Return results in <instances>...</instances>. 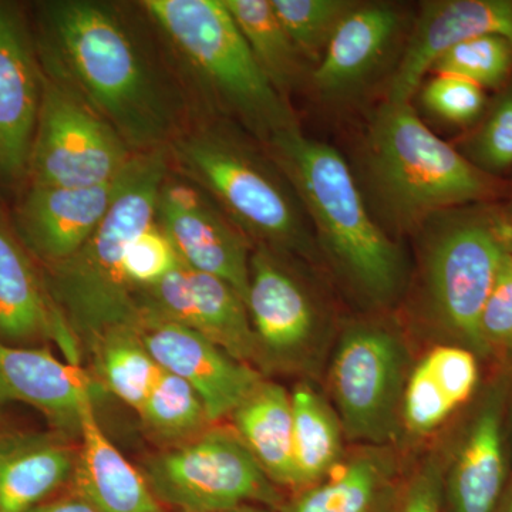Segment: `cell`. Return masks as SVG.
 Returning a JSON list of instances; mask_svg holds the SVG:
<instances>
[{"mask_svg": "<svg viewBox=\"0 0 512 512\" xmlns=\"http://www.w3.org/2000/svg\"><path fill=\"white\" fill-rule=\"evenodd\" d=\"M291 402L296 488L303 490L319 483L338 466L343 453V427L338 413L311 384H298Z\"/></svg>", "mask_w": 512, "mask_h": 512, "instance_id": "cell-26", "label": "cell"}, {"mask_svg": "<svg viewBox=\"0 0 512 512\" xmlns=\"http://www.w3.org/2000/svg\"><path fill=\"white\" fill-rule=\"evenodd\" d=\"M29 512H97L90 505L83 503L79 498H64V500L50 501L37 505Z\"/></svg>", "mask_w": 512, "mask_h": 512, "instance_id": "cell-38", "label": "cell"}, {"mask_svg": "<svg viewBox=\"0 0 512 512\" xmlns=\"http://www.w3.org/2000/svg\"><path fill=\"white\" fill-rule=\"evenodd\" d=\"M443 471L439 460L431 457L410 481L399 512H440Z\"/></svg>", "mask_w": 512, "mask_h": 512, "instance_id": "cell-37", "label": "cell"}, {"mask_svg": "<svg viewBox=\"0 0 512 512\" xmlns=\"http://www.w3.org/2000/svg\"><path fill=\"white\" fill-rule=\"evenodd\" d=\"M180 261L170 239L154 222L130 245L124 256V275L134 289L146 288L163 279Z\"/></svg>", "mask_w": 512, "mask_h": 512, "instance_id": "cell-33", "label": "cell"}, {"mask_svg": "<svg viewBox=\"0 0 512 512\" xmlns=\"http://www.w3.org/2000/svg\"><path fill=\"white\" fill-rule=\"evenodd\" d=\"M55 342L67 362L80 365L79 340L47 295L30 254L0 212V343L37 348Z\"/></svg>", "mask_w": 512, "mask_h": 512, "instance_id": "cell-15", "label": "cell"}, {"mask_svg": "<svg viewBox=\"0 0 512 512\" xmlns=\"http://www.w3.org/2000/svg\"><path fill=\"white\" fill-rule=\"evenodd\" d=\"M409 372V350L396 330L366 322L343 333L330 367V389L348 439L370 446L396 439Z\"/></svg>", "mask_w": 512, "mask_h": 512, "instance_id": "cell-7", "label": "cell"}, {"mask_svg": "<svg viewBox=\"0 0 512 512\" xmlns=\"http://www.w3.org/2000/svg\"><path fill=\"white\" fill-rule=\"evenodd\" d=\"M138 414L148 430L165 440H191L210 423L197 392L183 379L165 370L158 376Z\"/></svg>", "mask_w": 512, "mask_h": 512, "instance_id": "cell-30", "label": "cell"}, {"mask_svg": "<svg viewBox=\"0 0 512 512\" xmlns=\"http://www.w3.org/2000/svg\"><path fill=\"white\" fill-rule=\"evenodd\" d=\"M184 512V511H181ZM214 512H272L271 510H266V508L256 507V505H241V507L231 508V510L224 511H214Z\"/></svg>", "mask_w": 512, "mask_h": 512, "instance_id": "cell-40", "label": "cell"}, {"mask_svg": "<svg viewBox=\"0 0 512 512\" xmlns=\"http://www.w3.org/2000/svg\"><path fill=\"white\" fill-rule=\"evenodd\" d=\"M154 222L185 264L217 276L247 301L251 239L207 192L170 170L158 192Z\"/></svg>", "mask_w": 512, "mask_h": 512, "instance_id": "cell-11", "label": "cell"}, {"mask_svg": "<svg viewBox=\"0 0 512 512\" xmlns=\"http://www.w3.org/2000/svg\"><path fill=\"white\" fill-rule=\"evenodd\" d=\"M245 303L259 348L279 357L308 348L316 328L315 309L302 286L266 248L252 255Z\"/></svg>", "mask_w": 512, "mask_h": 512, "instance_id": "cell-19", "label": "cell"}, {"mask_svg": "<svg viewBox=\"0 0 512 512\" xmlns=\"http://www.w3.org/2000/svg\"><path fill=\"white\" fill-rule=\"evenodd\" d=\"M96 393L82 366L57 359L47 348L0 343V406L28 404L57 430L80 434L84 410L94 406Z\"/></svg>", "mask_w": 512, "mask_h": 512, "instance_id": "cell-17", "label": "cell"}, {"mask_svg": "<svg viewBox=\"0 0 512 512\" xmlns=\"http://www.w3.org/2000/svg\"><path fill=\"white\" fill-rule=\"evenodd\" d=\"M478 382L476 353L463 346H437L413 367L404 387L402 426L413 436L439 429Z\"/></svg>", "mask_w": 512, "mask_h": 512, "instance_id": "cell-22", "label": "cell"}, {"mask_svg": "<svg viewBox=\"0 0 512 512\" xmlns=\"http://www.w3.org/2000/svg\"><path fill=\"white\" fill-rule=\"evenodd\" d=\"M478 163L490 170L512 165V93L505 97L484 124L474 143Z\"/></svg>", "mask_w": 512, "mask_h": 512, "instance_id": "cell-36", "label": "cell"}, {"mask_svg": "<svg viewBox=\"0 0 512 512\" xmlns=\"http://www.w3.org/2000/svg\"><path fill=\"white\" fill-rule=\"evenodd\" d=\"M399 25V13L392 6H356L320 57L312 74L316 89L330 97L352 92L383 59Z\"/></svg>", "mask_w": 512, "mask_h": 512, "instance_id": "cell-23", "label": "cell"}, {"mask_svg": "<svg viewBox=\"0 0 512 512\" xmlns=\"http://www.w3.org/2000/svg\"><path fill=\"white\" fill-rule=\"evenodd\" d=\"M43 94L35 36L15 3L0 2V185L26 183Z\"/></svg>", "mask_w": 512, "mask_h": 512, "instance_id": "cell-13", "label": "cell"}, {"mask_svg": "<svg viewBox=\"0 0 512 512\" xmlns=\"http://www.w3.org/2000/svg\"><path fill=\"white\" fill-rule=\"evenodd\" d=\"M423 101L427 109L450 123L467 124L484 109L483 87L451 74H437L424 87Z\"/></svg>", "mask_w": 512, "mask_h": 512, "instance_id": "cell-34", "label": "cell"}, {"mask_svg": "<svg viewBox=\"0 0 512 512\" xmlns=\"http://www.w3.org/2000/svg\"><path fill=\"white\" fill-rule=\"evenodd\" d=\"M126 170L116 180L90 187H28L13 218L26 251L45 266L76 254L109 212Z\"/></svg>", "mask_w": 512, "mask_h": 512, "instance_id": "cell-14", "label": "cell"}, {"mask_svg": "<svg viewBox=\"0 0 512 512\" xmlns=\"http://www.w3.org/2000/svg\"><path fill=\"white\" fill-rule=\"evenodd\" d=\"M136 156L73 90L43 73L28 187L79 188L109 183Z\"/></svg>", "mask_w": 512, "mask_h": 512, "instance_id": "cell-8", "label": "cell"}, {"mask_svg": "<svg viewBox=\"0 0 512 512\" xmlns=\"http://www.w3.org/2000/svg\"><path fill=\"white\" fill-rule=\"evenodd\" d=\"M512 43V3L504 0H446L426 3L402 62L390 83L387 101L410 103L424 74L453 47L480 36Z\"/></svg>", "mask_w": 512, "mask_h": 512, "instance_id": "cell-16", "label": "cell"}, {"mask_svg": "<svg viewBox=\"0 0 512 512\" xmlns=\"http://www.w3.org/2000/svg\"><path fill=\"white\" fill-rule=\"evenodd\" d=\"M507 389V383L491 389L458 448L447 481L451 512H497L507 476Z\"/></svg>", "mask_w": 512, "mask_h": 512, "instance_id": "cell-18", "label": "cell"}, {"mask_svg": "<svg viewBox=\"0 0 512 512\" xmlns=\"http://www.w3.org/2000/svg\"><path fill=\"white\" fill-rule=\"evenodd\" d=\"M256 62L282 97L302 79V55L276 15L272 0H222Z\"/></svg>", "mask_w": 512, "mask_h": 512, "instance_id": "cell-27", "label": "cell"}, {"mask_svg": "<svg viewBox=\"0 0 512 512\" xmlns=\"http://www.w3.org/2000/svg\"><path fill=\"white\" fill-rule=\"evenodd\" d=\"M146 480L156 497L184 512L274 504V483L235 431L204 430L151 458Z\"/></svg>", "mask_w": 512, "mask_h": 512, "instance_id": "cell-9", "label": "cell"}, {"mask_svg": "<svg viewBox=\"0 0 512 512\" xmlns=\"http://www.w3.org/2000/svg\"><path fill=\"white\" fill-rule=\"evenodd\" d=\"M512 69V43L487 35L460 43L434 64L437 74L463 77L480 87H497Z\"/></svg>", "mask_w": 512, "mask_h": 512, "instance_id": "cell-32", "label": "cell"}, {"mask_svg": "<svg viewBox=\"0 0 512 512\" xmlns=\"http://www.w3.org/2000/svg\"><path fill=\"white\" fill-rule=\"evenodd\" d=\"M507 404L508 410H510V444H511V454H512V382L508 384L507 389Z\"/></svg>", "mask_w": 512, "mask_h": 512, "instance_id": "cell-41", "label": "cell"}, {"mask_svg": "<svg viewBox=\"0 0 512 512\" xmlns=\"http://www.w3.org/2000/svg\"><path fill=\"white\" fill-rule=\"evenodd\" d=\"M272 6L303 59L318 62L340 22L356 8L345 0H272Z\"/></svg>", "mask_w": 512, "mask_h": 512, "instance_id": "cell-31", "label": "cell"}, {"mask_svg": "<svg viewBox=\"0 0 512 512\" xmlns=\"http://www.w3.org/2000/svg\"><path fill=\"white\" fill-rule=\"evenodd\" d=\"M77 451L59 434H0V512H29L72 480Z\"/></svg>", "mask_w": 512, "mask_h": 512, "instance_id": "cell-21", "label": "cell"}, {"mask_svg": "<svg viewBox=\"0 0 512 512\" xmlns=\"http://www.w3.org/2000/svg\"><path fill=\"white\" fill-rule=\"evenodd\" d=\"M190 279L194 293V330L241 362L254 359L258 340L241 295L217 276L192 268Z\"/></svg>", "mask_w": 512, "mask_h": 512, "instance_id": "cell-28", "label": "cell"}, {"mask_svg": "<svg viewBox=\"0 0 512 512\" xmlns=\"http://www.w3.org/2000/svg\"><path fill=\"white\" fill-rule=\"evenodd\" d=\"M394 495V464L382 451L370 450L319 483L303 488L282 512H387Z\"/></svg>", "mask_w": 512, "mask_h": 512, "instance_id": "cell-25", "label": "cell"}, {"mask_svg": "<svg viewBox=\"0 0 512 512\" xmlns=\"http://www.w3.org/2000/svg\"><path fill=\"white\" fill-rule=\"evenodd\" d=\"M167 154L170 170L207 192L249 239L286 251L312 248L306 212L285 175L229 128L191 120Z\"/></svg>", "mask_w": 512, "mask_h": 512, "instance_id": "cell-5", "label": "cell"}, {"mask_svg": "<svg viewBox=\"0 0 512 512\" xmlns=\"http://www.w3.org/2000/svg\"><path fill=\"white\" fill-rule=\"evenodd\" d=\"M497 512H512V484L508 488L507 493L501 498L500 505H498Z\"/></svg>", "mask_w": 512, "mask_h": 512, "instance_id": "cell-39", "label": "cell"}, {"mask_svg": "<svg viewBox=\"0 0 512 512\" xmlns=\"http://www.w3.org/2000/svg\"><path fill=\"white\" fill-rule=\"evenodd\" d=\"M170 173L167 148L137 154L116 200L86 244L60 264L46 266L47 295L80 348L92 350L106 333L137 328V291L124 275L128 245L154 224L158 192Z\"/></svg>", "mask_w": 512, "mask_h": 512, "instance_id": "cell-2", "label": "cell"}, {"mask_svg": "<svg viewBox=\"0 0 512 512\" xmlns=\"http://www.w3.org/2000/svg\"><path fill=\"white\" fill-rule=\"evenodd\" d=\"M92 352L110 392L140 412L163 369L141 342L137 328L111 330L94 345Z\"/></svg>", "mask_w": 512, "mask_h": 512, "instance_id": "cell-29", "label": "cell"}, {"mask_svg": "<svg viewBox=\"0 0 512 512\" xmlns=\"http://www.w3.org/2000/svg\"><path fill=\"white\" fill-rule=\"evenodd\" d=\"M266 148L350 284L370 301H392L406 274L402 252L367 211L343 157L298 127L272 138Z\"/></svg>", "mask_w": 512, "mask_h": 512, "instance_id": "cell-3", "label": "cell"}, {"mask_svg": "<svg viewBox=\"0 0 512 512\" xmlns=\"http://www.w3.org/2000/svg\"><path fill=\"white\" fill-rule=\"evenodd\" d=\"M488 350L512 353V252H505L480 319Z\"/></svg>", "mask_w": 512, "mask_h": 512, "instance_id": "cell-35", "label": "cell"}, {"mask_svg": "<svg viewBox=\"0 0 512 512\" xmlns=\"http://www.w3.org/2000/svg\"><path fill=\"white\" fill-rule=\"evenodd\" d=\"M231 417L235 433L272 483L296 488L291 394L262 382Z\"/></svg>", "mask_w": 512, "mask_h": 512, "instance_id": "cell-24", "label": "cell"}, {"mask_svg": "<svg viewBox=\"0 0 512 512\" xmlns=\"http://www.w3.org/2000/svg\"><path fill=\"white\" fill-rule=\"evenodd\" d=\"M124 6L96 0L39 3L35 36L46 76L73 90L136 154L167 148L192 120L171 74Z\"/></svg>", "mask_w": 512, "mask_h": 512, "instance_id": "cell-1", "label": "cell"}, {"mask_svg": "<svg viewBox=\"0 0 512 512\" xmlns=\"http://www.w3.org/2000/svg\"><path fill=\"white\" fill-rule=\"evenodd\" d=\"M137 332L157 365L197 392L210 423L232 416L264 382L248 363L187 326L141 311Z\"/></svg>", "mask_w": 512, "mask_h": 512, "instance_id": "cell-12", "label": "cell"}, {"mask_svg": "<svg viewBox=\"0 0 512 512\" xmlns=\"http://www.w3.org/2000/svg\"><path fill=\"white\" fill-rule=\"evenodd\" d=\"M79 437L74 497L97 512H164L146 477L107 439L94 406L84 410Z\"/></svg>", "mask_w": 512, "mask_h": 512, "instance_id": "cell-20", "label": "cell"}, {"mask_svg": "<svg viewBox=\"0 0 512 512\" xmlns=\"http://www.w3.org/2000/svg\"><path fill=\"white\" fill-rule=\"evenodd\" d=\"M140 6L173 52L183 83L212 109L238 120L265 146L298 127L222 0H146Z\"/></svg>", "mask_w": 512, "mask_h": 512, "instance_id": "cell-4", "label": "cell"}, {"mask_svg": "<svg viewBox=\"0 0 512 512\" xmlns=\"http://www.w3.org/2000/svg\"><path fill=\"white\" fill-rule=\"evenodd\" d=\"M367 168L384 214L399 228L483 200L494 188L481 168L421 123L410 103L386 101L377 110L367 140Z\"/></svg>", "mask_w": 512, "mask_h": 512, "instance_id": "cell-6", "label": "cell"}, {"mask_svg": "<svg viewBox=\"0 0 512 512\" xmlns=\"http://www.w3.org/2000/svg\"><path fill=\"white\" fill-rule=\"evenodd\" d=\"M505 225L480 218L448 221L427 251V286L434 312L460 346L476 355L490 353L480 319L512 234Z\"/></svg>", "mask_w": 512, "mask_h": 512, "instance_id": "cell-10", "label": "cell"}]
</instances>
